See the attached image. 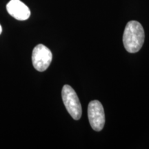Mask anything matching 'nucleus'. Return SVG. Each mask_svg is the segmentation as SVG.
Segmentation results:
<instances>
[{
  "mask_svg": "<svg viewBox=\"0 0 149 149\" xmlns=\"http://www.w3.org/2000/svg\"><path fill=\"white\" fill-rule=\"evenodd\" d=\"M145 34L143 26L137 21H130L126 24L123 35V43L128 53H135L142 47Z\"/></svg>",
  "mask_w": 149,
  "mask_h": 149,
  "instance_id": "1",
  "label": "nucleus"
},
{
  "mask_svg": "<svg viewBox=\"0 0 149 149\" xmlns=\"http://www.w3.org/2000/svg\"><path fill=\"white\" fill-rule=\"evenodd\" d=\"M61 96L65 107L70 116L74 120H79L82 111L79 98L74 89L69 85H64L61 91Z\"/></svg>",
  "mask_w": 149,
  "mask_h": 149,
  "instance_id": "2",
  "label": "nucleus"
},
{
  "mask_svg": "<svg viewBox=\"0 0 149 149\" xmlns=\"http://www.w3.org/2000/svg\"><path fill=\"white\" fill-rule=\"evenodd\" d=\"M53 55L49 48L43 44H38L33 51L32 61L34 68L37 70L43 72L51 64Z\"/></svg>",
  "mask_w": 149,
  "mask_h": 149,
  "instance_id": "3",
  "label": "nucleus"
},
{
  "mask_svg": "<svg viewBox=\"0 0 149 149\" xmlns=\"http://www.w3.org/2000/svg\"><path fill=\"white\" fill-rule=\"evenodd\" d=\"M88 120L93 129L100 131L105 124V114L103 106L97 100L91 101L88 107Z\"/></svg>",
  "mask_w": 149,
  "mask_h": 149,
  "instance_id": "4",
  "label": "nucleus"
},
{
  "mask_svg": "<svg viewBox=\"0 0 149 149\" xmlns=\"http://www.w3.org/2000/svg\"><path fill=\"white\" fill-rule=\"evenodd\" d=\"M7 11L11 16L19 21L26 20L31 16V10L20 0H10L6 6Z\"/></svg>",
  "mask_w": 149,
  "mask_h": 149,
  "instance_id": "5",
  "label": "nucleus"
},
{
  "mask_svg": "<svg viewBox=\"0 0 149 149\" xmlns=\"http://www.w3.org/2000/svg\"><path fill=\"white\" fill-rule=\"evenodd\" d=\"M1 32H2V28H1V26L0 25V35H1Z\"/></svg>",
  "mask_w": 149,
  "mask_h": 149,
  "instance_id": "6",
  "label": "nucleus"
}]
</instances>
